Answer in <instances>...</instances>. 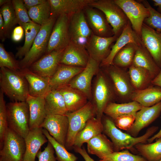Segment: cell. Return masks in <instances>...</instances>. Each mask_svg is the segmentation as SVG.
<instances>
[{"label":"cell","instance_id":"12","mask_svg":"<svg viewBox=\"0 0 161 161\" xmlns=\"http://www.w3.org/2000/svg\"><path fill=\"white\" fill-rule=\"evenodd\" d=\"M71 41L85 47L93 34L87 22L83 10L69 16Z\"/></svg>","mask_w":161,"mask_h":161},{"label":"cell","instance_id":"49","mask_svg":"<svg viewBox=\"0 0 161 161\" xmlns=\"http://www.w3.org/2000/svg\"><path fill=\"white\" fill-rule=\"evenodd\" d=\"M24 4L28 10L32 7L45 2L46 0H23Z\"/></svg>","mask_w":161,"mask_h":161},{"label":"cell","instance_id":"57","mask_svg":"<svg viewBox=\"0 0 161 161\" xmlns=\"http://www.w3.org/2000/svg\"><path fill=\"white\" fill-rule=\"evenodd\" d=\"M0 161H2L1 159H0Z\"/></svg>","mask_w":161,"mask_h":161},{"label":"cell","instance_id":"10","mask_svg":"<svg viewBox=\"0 0 161 161\" xmlns=\"http://www.w3.org/2000/svg\"><path fill=\"white\" fill-rule=\"evenodd\" d=\"M113 0L123 10L133 30L141 38L143 22L150 16L148 9L143 4L134 0Z\"/></svg>","mask_w":161,"mask_h":161},{"label":"cell","instance_id":"22","mask_svg":"<svg viewBox=\"0 0 161 161\" xmlns=\"http://www.w3.org/2000/svg\"><path fill=\"white\" fill-rule=\"evenodd\" d=\"M24 139L26 150L24 161H35L41 147L48 141L43 133V128L38 127L30 129Z\"/></svg>","mask_w":161,"mask_h":161},{"label":"cell","instance_id":"14","mask_svg":"<svg viewBox=\"0 0 161 161\" xmlns=\"http://www.w3.org/2000/svg\"><path fill=\"white\" fill-rule=\"evenodd\" d=\"M83 10L87 22L94 34L104 37L114 35L112 27L102 11L89 6L85 7Z\"/></svg>","mask_w":161,"mask_h":161},{"label":"cell","instance_id":"21","mask_svg":"<svg viewBox=\"0 0 161 161\" xmlns=\"http://www.w3.org/2000/svg\"><path fill=\"white\" fill-rule=\"evenodd\" d=\"M105 67L106 68L117 93L121 97H131L135 89L128 76L120 67L113 64Z\"/></svg>","mask_w":161,"mask_h":161},{"label":"cell","instance_id":"7","mask_svg":"<svg viewBox=\"0 0 161 161\" xmlns=\"http://www.w3.org/2000/svg\"><path fill=\"white\" fill-rule=\"evenodd\" d=\"M93 88L92 100L96 111V118L101 121L104 110L112 99L113 92L107 79L100 69L96 75Z\"/></svg>","mask_w":161,"mask_h":161},{"label":"cell","instance_id":"35","mask_svg":"<svg viewBox=\"0 0 161 161\" xmlns=\"http://www.w3.org/2000/svg\"><path fill=\"white\" fill-rule=\"evenodd\" d=\"M41 26L32 22L26 24L22 26L25 32V40L23 45L18 48L16 55V58H22L28 53Z\"/></svg>","mask_w":161,"mask_h":161},{"label":"cell","instance_id":"36","mask_svg":"<svg viewBox=\"0 0 161 161\" xmlns=\"http://www.w3.org/2000/svg\"><path fill=\"white\" fill-rule=\"evenodd\" d=\"M134 147L148 161H158L161 160V137L153 143H139Z\"/></svg>","mask_w":161,"mask_h":161},{"label":"cell","instance_id":"50","mask_svg":"<svg viewBox=\"0 0 161 161\" xmlns=\"http://www.w3.org/2000/svg\"><path fill=\"white\" fill-rule=\"evenodd\" d=\"M74 151L80 154L83 158L85 161H95L88 155L84 148L73 147Z\"/></svg>","mask_w":161,"mask_h":161},{"label":"cell","instance_id":"39","mask_svg":"<svg viewBox=\"0 0 161 161\" xmlns=\"http://www.w3.org/2000/svg\"><path fill=\"white\" fill-rule=\"evenodd\" d=\"M0 13L4 23L5 35L8 36L13 27L17 24L16 18L11 0L1 6Z\"/></svg>","mask_w":161,"mask_h":161},{"label":"cell","instance_id":"24","mask_svg":"<svg viewBox=\"0 0 161 161\" xmlns=\"http://www.w3.org/2000/svg\"><path fill=\"white\" fill-rule=\"evenodd\" d=\"M20 71L28 83L30 95L35 97L44 96L52 89L49 78L35 73L29 68L21 69Z\"/></svg>","mask_w":161,"mask_h":161},{"label":"cell","instance_id":"58","mask_svg":"<svg viewBox=\"0 0 161 161\" xmlns=\"http://www.w3.org/2000/svg\"></svg>","mask_w":161,"mask_h":161},{"label":"cell","instance_id":"29","mask_svg":"<svg viewBox=\"0 0 161 161\" xmlns=\"http://www.w3.org/2000/svg\"><path fill=\"white\" fill-rule=\"evenodd\" d=\"M151 86L144 89L135 90L131 98L144 107L153 106L161 101V87Z\"/></svg>","mask_w":161,"mask_h":161},{"label":"cell","instance_id":"31","mask_svg":"<svg viewBox=\"0 0 161 161\" xmlns=\"http://www.w3.org/2000/svg\"><path fill=\"white\" fill-rule=\"evenodd\" d=\"M103 130L102 121L99 120L95 117L90 118L84 128L77 135L73 147L81 148L84 143H87L92 138L102 133Z\"/></svg>","mask_w":161,"mask_h":161},{"label":"cell","instance_id":"11","mask_svg":"<svg viewBox=\"0 0 161 161\" xmlns=\"http://www.w3.org/2000/svg\"><path fill=\"white\" fill-rule=\"evenodd\" d=\"M100 65L99 62L90 57L84 69L75 76L68 85L82 92L91 101L92 79L99 71Z\"/></svg>","mask_w":161,"mask_h":161},{"label":"cell","instance_id":"30","mask_svg":"<svg viewBox=\"0 0 161 161\" xmlns=\"http://www.w3.org/2000/svg\"><path fill=\"white\" fill-rule=\"evenodd\" d=\"M132 65L148 71L153 79L158 74L161 69L157 65L143 43L137 46Z\"/></svg>","mask_w":161,"mask_h":161},{"label":"cell","instance_id":"20","mask_svg":"<svg viewBox=\"0 0 161 161\" xmlns=\"http://www.w3.org/2000/svg\"><path fill=\"white\" fill-rule=\"evenodd\" d=\"M161 113V101L150 107H144L136 114L135 121L129 134L136 137L140 131L154 122Z\"/></svg>","mask_w":161,"mask_h":161},{"label":"cell","instance_id":"44","mask_svg":"<svg viewBox=\"0 0 161 161\" xmlns=\"http://www.w3.org/2000/svg\"><path fill=\"white\" fill-rule=\"evenodd\" d=\"M4 93L0 92V147L3 144L4 135L8 128L6 107L4 98Z\"/></svg>","mask_w":161,"mask_h":161},{"label":"cell","instance_id":"42","mask_svg":"<svg viewBox=\"0 0 161 161\" xmlns=\"http://www.w3.org/2000/svg\"><path fill=\"white\" fill-rule=\"evenodd\" d=\"M0 67H5L13 71L20 70L19 62L6 51L2 44H0Z\"/></svg>","mask_w":161,"mask_h":161},{"label":"cell","instance_id":"40","mask_svg":"<svg viewBox=\"0 0 161 161\" xmlns=\"http://www.w3.org/2000/svg\"><path fill=\"white\" fill-rule=\"evenodd\" d=\"M43 132L48 141L52 145L55 150L58 161H76L78 158L74 154L68 151L65 147L56 141L46 129Z\"/></svg>","mask_w":161,"mask_h":161},{"label":"cell","instance_id":"13","mask_svg":"<svg viewBox=\"0 0 161 161\" xmlns=\"http://www.w3.org/2000/svg\"><path fill=\"white\" fill-rule=\"evenodd\" d=\"M69 124L66 115L51 114L47 115L40 127L47 130L56 141L65 147Z\"/></svg>","mask_w":161,"mask_h":161},{"label":"cell","instance_id":"4","mask_svg":"<svg viewBox=\"0 0 161 161\" xmlns=\"http://www.w3.org/2000/svg\"><path fill=\"white\" fill-rule=\"evenodd\" d=\"M6 107L8 127L24 138L30 130L28 104L26 101L12 102Z\"/></svg>","mask_w":161,"mask_h":161},{"label":"cell","instance_id":"56","mask_svg":"<svg viewBox=\"0 0 161 161\" xmlns=\"http://www.w3.org/2000/svg\"><path fill=\"white\" fill-rule=\"evenodd\" d=\"M158 161H161V160H160Z\"/></svg>","mask_w":161,"mask_h":161},{"label":"cell","instance_id":"25","mask_svg":"<svg viewBox=\"0 0 161 161\" xmlns=\"http://www.w3.org/2000/svg\"><path fill=\"white\" fill-rule=\"evenodd\" d=\"M57 89L62 95L68 112H73L81 109L88 102V98L82 92L66 84Z\"/></svg>","mask_w":161,"mask_h":161},{"label":"cell","instance_id":"52","mask_svg":"<svg viewBox=\"0 0 161 161\" xmlns=\"http://www.w3.org/2000/svg\"><path fill=\"white\" fill-rule=\"evenodd\" d=\"M151 83L161 87V68L158 74L152 80Z\"/></svg>","mask_w":161,"mask_h":161},{"label":"cell","instance_id":"54","mask_svg":"<svg viewBox=\"0 0 161 161\" xmlns=\"http://www.w3.org/2000/svg\"><path fill=\"white\" fill-rule=\"evenodd\" d=\"M154 5L158 7L159 12L161 13V0H153Z\"/></svg>","mask_w":161,"mask_h":161},{"label":"cell","instance_id":"43","mask_svg":"<svg viewBox=\"0 0 161 161\" xmlns=\"http://www.w3.org/2000/svg\"><path fill=\"white\" fill-rule=\"evenodd\" d=\"M11 2L16 14L17 24L22 26L26 24L32 22L29 17L28 10L25 7L23 0H12Z\"/></svg>","mask_w":161,"mask_h":161},{"label":"cell","instance_id":"3","mask_svg":"<svg viewBox=\"0 0 161 161\" xmlns=\"http://www.w3.org/2000/svg\"><path fill=\"white\" fill-rule=\"evenodd\" d=\"M57 17L51 16L49 20L41 25L28 53L19 61L21 69L29 68L46 52L50 35Z\"/></svg>","mask_w":161,"mask_h":161},{"label":"cell","instance_id":"18","mask_svg":"<svg viewBox=\"0 0 161 161\" xmlns=\"http://www.w3.org/2000/svg\"><path fill=\"white\" fill-rule=\"evenodd\" d=\"M141 39L154 61L161 68V31H158L143 23Z\"/></svg>","mask_w":161,"mask_h":161},{"label":"cell","instance_id":"26","mask_svg":"<svg viewBox=\"0 0 161 161\" xmlns=\"http://www.w3.org/2000/svg\"><path fill=\"white\" fill-rule=\"evenodd\" d=\"M26 101L29 108L30 129L40 127L47 115L44 96L35 97L29 95Z\"/></svg>","mask_w":161,"mask_h":161},{"label":"cell","instance_id":"34","mask_svg":"<svg viewBox=\"0 0 161 161\" xmlns=\"http://www.w3.org/2000/svg\"><path fill=\"white\" fill-rule=\"evenodd\" d=\"M129 75L131 83L135 90H141L153 79L150 72L144 68L132 65L129 67Z\"/></svg>","mask_w":161,"mask_h":161},{"label":"cell","instance_id":"2","mask_svg":"<svg viewBox=\"0 0 161 161\" xmlns=\"http://www.w3.org/2000/svg\"><path fill=\"white\" fill-rule=\"evenodd\" d=\"M0 86L1 90L13 102L26 101L29 95L28 83L20 70L1 68Z\"/></svg>","mask_w":161,"mask_h":161},{"label":"cell","instance_id":"38","mask_svg":"<svg viewBox=\"0 0 161 161\" xmlns=\"http://www.w3.org/2000/svg\"><path fill=\"white\" fill-rule=\"evenodd\" d=\"M28 13L33 22L41 26L43 25L49 20L51 16L49 0L31 8L28 10Z\"/></svg>","mask_w":161,"mask_h":161},{"label":"cell","instance_id":"41","mask_svg":"<svg viewBox=\"0 0 161 161\" xmlns=\"http://www.w3.org/2000/svg\"><path fill=\"white\" fill-rule=\"evenodd\" d=\"M99 161H148L142 156L131 153L128 149L114 152Z\"/></svg>","mask_w":161,"mask_h":161},{"label":"cell","instance_id":"16","mask_svg":"<svg viewBox=\"0 0 161 161\" xmlns=\"http://www.w3.org/2000/svg\"><path fill=\"white\" fill-rule=\"evenodd\" d=\"M133 43L139 45L143 44L141 38L133 30L129 21L123 28L121 34L116 42L112 46L108 56L100 64V67H105L113 65L115 55L122 48L128 44Z\"/></svg>","mask_w":161,"mask_h":161},{"label":"cell","instance_id":"37","mask_svg":"<svg viewBox=\"0 0 161 161\" xmlns=\"http://www.w3.org/2000/svg\"><path fill=\"white\" fill-rule=\"evenodd\" d=\"M138 46L133 43L125 46L115 55L113 61V64L119 67L131 66Z\"/></svg>","mask_w":161,"mask_h":161},{"label":"cell","instance_id":"1","mask_svg":"<svg viewBox=\"0 0 161 161\" xmlns=\"http://www.w3.org/2000/svg\"><path fill=\"white\" fill-rule=\"evenodd\" d=\"M102 122L103 127V132L111 139L114 152L131 149L139 143H145L158 129L157 126H152L148 128L143 135L135 137L121 131L116 126L113 120L108 117H104Z\"/></svg>","mask_w":161,"mask_h":161},{"label":"cell","instance_id":"48","mask_svg":"<svg viewBox=\"0 0 161 161\" xmlns=\"http://www.w3.org/2000/svg\"><path fill=\"white\" fill-rule=\"evenodd\" d=\"M24 29L22 26H18L15 27L13 30L11 38L15 42H18L22 38L24 33Z\"/></svg>","mask_w":161,"mask_h":161},{"label":"cell","instance_id":"55","mask_svg":"<svg viewBox=\"0 0 161 161\" xmlns=\"http://www.w3.org/2000/svg\"><path fill=\"white\" fill-rule=\"evenodd\" d=\"M11 0H0V6L1 7L4 5L8 3Z\"/></svg>","mask_w":161,"mask_h":161},{"label":"cell","instance_id":"23","mask_svg":"<svg viewBox=\"0 0 161 161\" xmlns=\"http://www.w3.org/2000/svg\"><path fill=\"white\" fill-rule=\"evenodd\" d=\"M94 0H49L51 15L58 17L63 14L70 16L83 10Z\"/></svg>","mask_w":161,"mask_h":161},{"label":"cell","instance_id":"53","mask_svg":"<svg viewBox=\"0 0 161 161\" xmlns=\"http://www.w3.org/2000/svg\"><path fill=\"white\" fill-rule=\"evenodd\" d=\"M161 137V128L159 131L156 134L152 136L147 140L148 143H151L154 140Z\"/></svg>","mask_w":161,"mask_h":161},{"label":"cell","instance_id":"9","mask_svg":"<svg viewBox=\"0 0 161 161\" xmlns=\"http://www.w3.org/2000/svg\"><path fill=\"white\" fill-rule=\"evenodd\" d=\"M71 41L69 16L62 14L57 17L53 25L45 54L64 50Z\"/></svg>","mask_w":161,"mask_h":161},{"label":"cell","instance_id":"27","mask_svg":"<svg viewBox=\"0 0 161 161\" xmlns=\"http://www.w3.org/2000/svg\"><path fill=\"white\" fill-rule=\"evenodd\" d=\"M84 68L60 64L55 72L49 79L51 88L56 89L61 86L68 84Z\"/></svg>","mask_w":161,"mask_h":161},{"label":"cell","instance_id":"28","mask_svg":"<svg viewBox=\"0 0 161 161\" xmlns=\"http://www.w3.org/2000/svg\"><path fill=\"white\" fill-rule=\"evenodd\" d=\"M88 153L95 155L100 159L114 152L113 143L102 133L95 136L87 143Z\"/></svg>","mask_w":161,"mask_h":161},{"label":"cell","instance_id":"8","mask_svg":"<svg viewBox=\"0 0 161 161\" xmlns=\"http://www.w3.org/2000/svg\"><path fill=\"white\" fill-rule=\"evenodd\" d=\"M26 150L24 139L8 127L0 151L2 161H24Z\"/></svg>","mask_w":161,"mask_h":161},{"label":"cell","instance_id":"19","mask_svg":"<svg viewBox=\"0 0 161 161\" xmlns=\"http://www.w3.org/2000/svg\"><path fill=\"white\" fill-rule=\"evenodd\" d=\"M90 58L84 46L71 41L64 50L60 64L85 68Z\"/></svg>","mask_w":161,"mask_h":161},{"label":"cell","instance_id":"51","mask_svg":"<svg viewBox=\"0 0 161 161\" xmlns=\"http://www.w3.org/2000/svg\"><path fill=\"white\" fill-rule=\"evenodd\" d=\"M0 38L2 41L5 39L4 32V23L1 14L0 13Z\"/></svg>","mask_w":161,"mask_h":161},{"label":"cell","instance_id":"6","mask_svg":"<svg viewBox=\"0 0 161 161\" xmlns=\"http://www.w3.org/2000/svg\"><path fill=\"white\" fill-rule=\"evenodd\" d=\"M89 6L102 11L117 36L129 21L122 9L113 0H94Z\"/></svg>","mask_w":161,"mask_h":161},{"label":"cell","instance_id":"47","mask_svg":"<svg viewBox=\"0 0 161 161\" xmlns=\"http://www.w3.org/2000/svg\"><path fill=\"white\" fill-rule=\"evenodd\" d=\"M55 150L51 144L48 141L47 146L43 151L40 150L36 155L38 161H56L54 155Z\"/></svg>","mask_w":161,"mask_h":161},{"label":"cell","instance_id":"33","mask_svg":"<svg viewBox=\"0 0 161 161\" xmlns=\"http://www.w3.org/2000/svg\"><path fill=\"white\" fill-rule=\"evenodd\" d=\"M143 106L137 102L117 103L110 102L106 106L104 111L108 117L114 120L122 115L136 113Z\"/></svg>","mask_w":161,"mask_h":161},{"label":"cell","instance_id":"46","mask_svg":"<svg viewBox=\"0 0 161 161\" xmlns=\"http://www.w3.org/2000/svg\"><path fill=\"white\" fill-rule=\"evenodd\" d=\"M136 114L122 115L113 120L117 128L128 131L130 129L135 121Z\"/></svg>","mask_w":161,"mask_h":161},{"label":"cell","instance_id":"32","mask_svg":"<svg viewBox=\"0 0 161 161\" xmlns=\"http://www.w3.org/2000/svg\"><path fill=\"white\" fill-rule=\"evenodd\" d=\"M47 115H65L68 113L64 98L57 89H52L44 96Z\"/></svg>","mask_w":161,"mask_h":161},{"label":"cell","instance_id":"17","mask_svg":"<svg viewBox=\"0 0 161 161\" xmlns=\"http://www.w3.org/2000/svg\"><path fill=\"white\" fill-rule=\"evenodd\" d=\"M64 49L53 51L39 58L29 68L35 73L49 78L56 71Z\"/></svg>","mask_w":161,"mask_h":161},{"label":"cell","instance_id":"15","mask_svg":"<svg viewBox=\"0 0 161 161\" xmlns=\"http://www.w3.org/2000/svg\"><path fill=\"white\" fill-rule=\"evenodd\" d=\"M118 37L115 35L109 37H102L93 34L87 41L85 47L90 57L100 64L109 54L112 44Z\"/></svg>","mask_w":161,"mask_h":161},{"label":"cell","instance_id":"5","mask_svg":"<svg viewBox=\"0 0 161 161\" xmlns=\"http://www.w3.org/2000/svg\"><path fill=\"white\" fill-rule=\"evenodd\" d=\"M66 115L69 124L65 147L69 150L73 148L77 135L84 128L88 120L96 116V109L93 103L89 101L81 109L73 112H68Z\"/></svg>","mask_w":161,"mask_h":161},{"label":"cell","instance_id":"45","mask_svg":"<svg viewBox=\"0 0 161 161\" xmlns=\"http://www.w3.org/2000/svg\"><path fill=\"white\" fill-rule=\"evenodd\" d=\"M143 2L150 12L149 17L145 20L147 24L157 30L161 31V13L153 8L146 1H143Z\"/></svg>","mask_w":161,"mask_h":161}]
</instances>
